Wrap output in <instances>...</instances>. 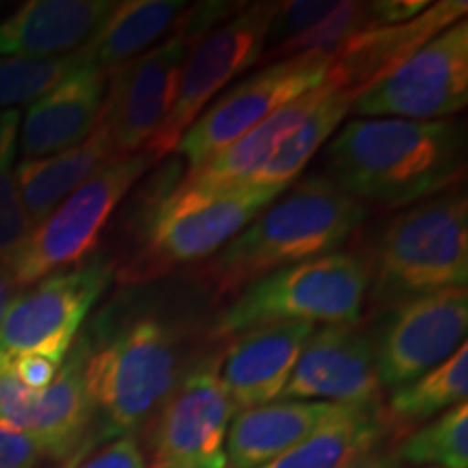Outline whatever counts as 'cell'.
Wrapping results in <instances>:
<instances>
[{
	"label": "cell",
	"mask_w": 468,
	"mask_h": 468,
	"mask_svg": "<svg viewBox=\"0 0 468 468\" xmlns=\"http://www.w3.org/2000/svg\"><path fill=\"white\" fill-rule=\"evenodd\" d=\"M286 186L196 185L180 180L152 213L142 248L120 269L122 284H144L208 261Z\"/></svg>",
	"instance_id": "3"
},
{
	"label": "cell",
	"mask_w": 468,
	"mask_h": 468,
	"mask_svg": "<svg viewBox=\"0 0 468 468\" xmlns=\"http://www.w3.org/2000/svg\"><path fill=\"white\" fill-rule=\"evenodd\" d=\"M20 113L16 109L0 115V261H9L31 232L16 189V150Z\"/></svg>",
	"instance_id": "30"
},
{
	"label": "cell",
	"mask_w": 468,
	"mask_h": 468,
	"mask_svg": "<svg viewBox=\"0 0 468 468\" xmlns=\"http://www.w3.org/2000/svg\"><path fill=\"white\" fill-rule=\"evenodd\" d=\"M468 397V345L464 343L442 365L393 390L388 417L395 423H420L434 414L464 403Z\"/></svg>",
	"instance_id": "27"
},
{
	"label": "cell",
	"mask_w": 468,
	"mask_h": 468,
	"mask_svg": "<svg viewBox=\"0 0 468 468\" xmlns=\"http://www.w3.org/2000/svg\"><path fill=\"white\" fill-rule=\"evenodd\" d=\"M237 412L218 365H196L156 410L152 466L228 468L226 438Z\"/></svg>",
	"instance_id": "14"
},
{
	"label": "cell",
	"mask_w": 468,
	"mask_h": 468,
	"mask_svg": "<svg viewBox=\"0 0 468 468\" xmlns=\"http://www.w3.org/2000/svg\"><path fill=\"white\" fill-rule=\"evenodd\" d=\"M368 284V265L354 254L332 251L297 262L239 291L215 324V335L237 336L269 321L358 324Z\"/></svg>",
	"instance_id": "6"
},
{
	"label": "cell",
	"mask_w": 468,
	"mask_h": 468,
	"mask_svg": "<svg viewBox=\"0 0 468 468\" xmlns=\"http://www.w3.org/2000/svg\"><path fill=\"white\" fill-rule=\"evenodd\" d=\"M325 93L324 80L313 90L286 102L276 113L262 120L259 126L245 133L241 139L228 145L215 156H210L200 167L189 169L183 180L196 185H243L251 174L265 163L280 142L306 120V115L321 102Z\"/></svg>",
	"instance_id": "24"
},
{
	"label": "cell",
	"mask_w": 468,
	"mask_h": 468,
	"mask_svg": "<svg viewBox=\"0 0 468 468\" xmlns=\"http://www.w3.org/2000/svg\"><path fill=\"white\" fill-rule=\"evenodd\" d=\"M468 291L453 286L390 306L376 341L382 388L397 390L442 365L466 343Z\"/></svg>",
	"instance_id": "13"
},
{
	"label": "cell",
	"mask_w": 468,
	"mask_h": 468,
	"mask_svg": "<svg viewBox=\"0 0 468 468\" xmlns=\"http://www.w3.org/2000/svg\"><path fill=\"white\" fill-rule=\"evenodd\" d=\"M330 185L365 204L412 207L441 196L464 169V133L455 120L360 117L325 150Z\"/></svg>",
	"instance_id": "1"
},
{
	"label": "cell",
	"mask_w": 468,
	"mask_h": 468,
	"mask_svg": "<svg viewBox=\"0 0 468 468\" xmlns=\"http://www.w3.org/2000/svg\"><path fill=\"white\" fill-rule=\"evenodd\" d=\"M42 458V447L28 431L0 420V468H35Z\"/></svg>",
	"instance_id": "32"
},
{
	"label": "cell",
	"mask_w": 468,
	"mask_h": 468,
	"mask_svg": "<svg viewBox=\"0 0 468 468\" xmlns=\"http://www.w3.org/2000/svg\"><path fill=\"white\" fill-rule=\"evenodd\" d=\"M276 9L278 3L243 5V9H237L191 44L174 107L144 148L145 152L159 161L176 150L180 137L202 115L208 102L239 74L261 61Z\"/></svg>",
	"instance_id": "8"
},
{
	"label": "cell",
	"mask_w": 468,
	"mask_h": 468,
	"mask_svg": "<svg viewBox=\"0 0 468 468\" xmlns=\"http://www.w3.org/2000/svg\"><path fill=\"white\" fill-rule=\"evenodd\" d=\"M9 367L11 371L16 373V378L20 379L27 388L35 390H44L52 379H55L57 371H58V362L46 358V356H37V354H25V356H16V358H9Z\"/></svg>",
	"instance_id": "33"
},
{
	"label": "cell",
	"mask_w": 468,
	"mask_h": 468,
	"mask_svg": "<svg viewBox=\"0 0 468 468\" xmlns=\"http://www.w3.org/2000/svg\"><path fill=\"white\" fill-rule=\"evenodd\" d=\"M313 332L314 324L308 321H269L237 335L218 367L234 406L278 401Z\"/></svg>",
	"instance_id": "17"
},
{
	"label": "cell",
	"mask_w": 468,
	"mask_h": 468,
	"mask_svg": "<svg viewBox=\"0 0 468 468\" xmlns=\"http://www.w3.org/2000/svg\"><path fill=\"white\" fill-rule=\"evenodd\" d=\"M468 104V22L460 20L431 37L388 79L356 98L367 117L436 122Z\"/></svg>",
	"instance_id": "12"
},
{
	"label": "cell",
	"mask_w": 468,
	"mask_h": 468,
	"mask_svg": "<svg viewBox=\"0 0 468 468\" xmlns=\"http://www.w3.org/2000/svg\"><path fill=\"white\" fill-rule=\"evenodd\" d=\"M468 280V204L442 193L412 204L390 221L378 245L376 300L406 302Z\"/></svg>",
	"instance_id": "5"
},
{
	"label": "cell",
	"mask_w": 468,
	"mask_h": 468,
	"mask_svg": "<svg viewBox=\"0 0 468 468\" xmlns=\"http://www.w3.org/2000/svg\"><path fill=\"white\" fill-rule=\"evenodd\" d=\"M152 468H185V466H152Z\"/></svg>",
	"instance_id": "36"
},
{
	"label": "cell",
	"mask_w": 468,
	"mask_h": 468,
	"mask_svg": "<svg viewBox=\"0 0 468 468\" xmlns=\"http://www.w3.org/2000/svg\"><path fill=\"white\" fill-rule=\"evenodd\" d=\"M83 68H91L83 50L50 58L0 57V107L35 102Z\"/></svg>",
	"instance_id": "29"
},
{
	"label": "cell",
	"mask_w": 468,
	"mask_h": 468,
	"mask_svg": "<svg viewBox=\"0 0 468 468\" xmlns=\"http://www.w3.org/2000/svg\"><path fill=\"white\" fill-rule=\"evenodd\" d=\"M347 406L278 399L234 414L226 438L228 468H261L317 431Z\"/></svg>",
	"instance_id": "20"
},
{
	"label": "cell",
	"mask_w": 468,
	"mask_h": 468,
	"mask_svg": "<svg viewBox=\"0 0 468 468\" xmlns=\"http://www.w3.org/2000/svg\"><path fill=\"white\" fill-rule=\"evenodd\" d=\"M113 156L117 154L109 134L102 126H96L76 148L17 163L14 169L16 189L31 230Z\"/></svg>",
	"instance_id": "21"
},
{
	"label": "cell",
	"mask_w": 468,
	"mask_h": 468,
	"mask_svg": "<svg viewBox=\"0 0 468 468\" xmlns=\"http://www.w3.org/2000/svg\"><path fill=\"white\" fill-rule=\"evenodd\" d=\"M109 76L83 68L28 107L20 122L17 148L25 161L76 148L98 126Z\"/></svg>",
	"instance_id": "18"
},
{
	"label": "cell",
	"mask_w": 468,
	"mask_h": 468,
	"mask_svg": "<svg viewBox=\"0 0 468 468\" xmlns=\"http://www.w3.org/2000/svg\"><path fill=\"white\" fill-rule=\"evenodd\" d=\"M68 468H145V460L133 436H117L87 444Z\"/></svg>",
	"instance_id": "31"
},
{
	"label": "cell",
	"mask_w": 468,
	"mask_h": 468,
	"mask_svg": "<svg viewBox=\"0 0 468 468\" xmlns=\"http://www.w3.org/2000/svg\"><path fill=\"white\" fill-rule=\"evenodd\" d=\"M386 427L388 420L379 406H347L306 441L261 468H341L376 449Z\"/></svg>",
	"instance_id": "25"
},
{
	"label": "cell",
	"mask_w": 468,
	"mask_h": 468,
	"mask_svg": "<svg viewBox=\"0 0 468 468\" xmlns=\"http://www.w3.org/2000/svg\"><path fill=\"white\" fill-rule=\"evenodd\" d=\"M351 104H354L351 98L325 85L321 102L310 111L300 126L286 134L278 148L271 152V156L250 176L248 185L289 186L297 178V174L308 165L314 152L335 134Z\"/></svg>",
	"instance_id": "26"
},
{
	"label": "cell",
	"mask_w": 468,
	"mask_h": 468,
	"mask_svg": "<svg viewBox=\"0 0 468 468\" xmlns=\"http://www.w3.org/2000/svg\"><path fill=\"white\" fill-rule=\"evenodd\" d=\"M189 5L176 0H126L115 3L98 33L87 42L83 55L91 68L111 76L115 69L154 48L180 25Z\"/></svg>",
	"instance_id": "23"
},
{
	"label": "cell",
	"mask_w": 468,
	"mask_h": 468,
	"mask_svg": "<svg viewBox=\"0 0 468 468\" xmlns=\"http://www.w3.org/2000/svg\"><path fill=\"white\" fill-rule=\"evenodd\" d=\"M341 468H406L395 449H371Z\"/></svg>",
	"instance_id": "34"
},
{
	"label": "cell",
	"mask_w": 468,
	"mask_h": 468,
	"mask_svg": "<svg viewBox=\"0 0 468 468\" xmlns=\"http://www.w3.org/2000/svg\"><path fill=\"white\" fill-rule=\"evenodd\" d=\"M85 343L76 345L61 362L55 379L35 395L27 431L48 458L72 453L93 419L85 386Z\"/></svg>",
	"instance_id": "22"
},
{
	"label": "cell",
	"mask_w": 468,
	"mask_h": 468,
	"mask_svg": "<svg viewBox=\"0 0 468 468\" xmlns=\"http://www.w3.org/2000/svg\"><path fill=\"white\" fill-rule=\"evenodd\" d=\"M466 9L464 0H442L427 5L419 16L401 25L367 28L354 35L330 57L324 83L356 102V98L399 69L431 37L464 20Z\"/></svg>",
	"instance_id": "16"
},
{
	"label": "cell",
	"mask_w": 468,
	"mask_h": 468,
	"mask_svg": "<svg viewBox=\"0 0 468 468\" xmlns=\"http://www.w3.org/2000/svg\"><path fill=\"white\" fill-rule=\"evenodd\" d=\"M200 35L204 33L186 9L165 42L109 76L111 87L104 96L98 126L109 134L117 156L142 152L165 122L178 93L185 58Z\"/></svg>",
	"instance_id": "10"
},
{
	"label": "cell",
	"mask_w": 468,
	"mask_h": 468,
	"mask_svg": "<svg viewBox=\"0 0 468 468\" xmlns=\"http://www.w3.org/2000/svg\"><path fill=\"white\" fill-rule=\"evenodd\" d=\"M180 379L183 341L163 321H133L85 351V386L104 420L102 441L133 436Z\"/></svg>",
	"instance_id": "4"
},
{
	"label": "cell",
	"mask_w": 468,
	"mask_h": 468,
	"mask_svg": "<svg viewBox=\"0 0 468 468\" xmlns=\"http://www.w3.org/2000/svg\"><path fill=\"white\" fill-rule=\"evenodd\" d=\"M376 341L356 324L324 325L303 345L280 399L379 406Z\"/></svg>",
	"instance_id": "15"
},
{
	"label": "cell",
	"mask_w": 468,
	"mask_h": 468,
	"mask_svg": "<svg viewBox=\"0 0 468 468\" xmlns=\"http://www.w3.org/2000/svg\"><path fill=\"white\" fill-rule=\"evenodd\" d=\"M154 161L156 156L145 150L113 156L69 193L9 259L17 289L87 261L115 208Z\"/></svg>",
	"instance_id": "7"
},
{
	"label": "cell",
	"mask_w": 468,
	"mask_h": 468,
	"mask_svg": "<svg viewBox=\"0 0 468 468\" xmlns=\"http://www.w3.org/2000/svg\"><path fill=\"white\" fill-rule=\"evenodd\" d=\"M395 452L403 464L468 468V403L449 408L436 420L410 434Z\"/></svg>",
	"instance_id": "28"
},
{
	"label": "cell",
	"mask_w": 468,
	"mask_h": 468,
	"mask_svg": "<svg viewBox=\"0 0 468 468\" xmlns=\"http://www.w3.org/2000/svg\"><path fill=\"white\" fill-rule=\"evenodd\" d=\"M111 278L113 267L93 256L17 292L0 325V360L37 354L61 365Z\"/></svg>",
	"instance_id": "9"
},
{
	"label": "cell",
	"mask_w": 468,
	"mask_h": 468,
	"mask_svg": "<svg viewBox=\"0 0 468 468\" xmlns=\"http://www.w3.org/2000/svg\"><path fill=\"white\" fill-rule=\"evenodd\" d=\"M427 468H431V466H427Z\"/></svg>",
	"instance_id": "37"
},
{
	"label": "cell",
	"mask_w": 468,
	"mask_h": 468,
	"mask_svg": "<svg viewBox=\"0 0 468 468\" xmlns=\"http://www.w3.org/2000/svg\"><path fill=\"white\" fill-rule=\"evenodd\" d=\"M330 66V57L319 52L297 55L269 63L202 111L180 137L176 152L189 169L200 167L286 102L317 87Z\"/></svg>",
	"instance_id": "11"
},
{
	"label": "cell",
	"mask_w": 468,
	"mask_h": 468,
	"mask_svg": "<svg viewBox=\"0 0 468 468\" xmlns=\"http://www.w3.org/2000/svg\"><path fill=\"white\" fill-rule=\"evenodd\" d=\"M17 295V284L14 280V271H11L9 261H0V325H3L5 314Z\"/></svg>",
	"instance_id": "35"
},
{
	"label": "cell",
	"mask_w": 468,
	"mask_h": 468,
	"mask_svg": "<svg viewBox=\"0 0 468 468\" xmlns=\"http://www.w3.org/2000/svg\"><path fill=\"white\" fill-rule=\"evenodd\" d=\"M113 9L111 0H31L0 22V57L50 58L80 50Z\"/></svg>",
	"instance_id": "19"
},
{
	"label": "cell",
	"mask_w": 468,
	"mask_h": 468,
	"mask_svg": "<svg viewBox=\"0 0 468 468\" xmlns=\"http://www.w3.org/2000/svg\"><path fill=\"white\" fill-rule=\"evenodd\" d=\"M368 208L330 183H308L273 200L202 265L218 295H234L267 273L332 254Z\"/></svg>",
	"instance_id": "2"
}]
</instances>
